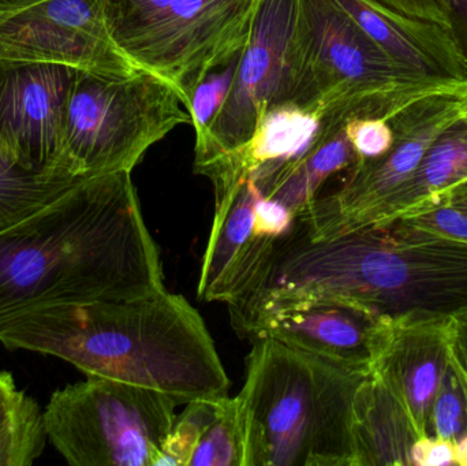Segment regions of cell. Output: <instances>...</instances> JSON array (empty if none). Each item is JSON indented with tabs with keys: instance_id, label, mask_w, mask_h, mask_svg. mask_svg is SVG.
<instances>
[{
	"instance_id": "6da1fadb",
	"label": "cell",
	"mask_w": 467,
	"mask_h": 466,
	"mask_svg": "<svg viewBox=\"0 0 467 466\" xmlns=\"http://www.w3.org/2000/svg\"><path fill=\"white\" fill-rule=\"evenodd\" d=\"M131 172L96 175L0 232V325L40 306L164 292Z\"/></svg>"
},
{
	"instance_id": "7a4b0ae2",
	"label": "cell",
	"mask_w": 467,
	"mask_h": 466,
	"mask_svg": "<svg viewBox=\"0 0 467 466\" xmlns=\"http://www.w3.org/2000/svg\"><path fill=\"white\" fill-rule=\"evenodd\" d=\"M0 344L54 356L87 377L159 391L180 405L229 396L204 320L167 290L139 300L30 309L0 325Z\"/></svg>"
},
{
	"instance_id": "3957f363",
	"label": "cell",
	"mask_w": 467,
	"mask_h": 466,
	"mask_svg": "<svg viewBox=\"0 0 467 466\" xmlns=\"http://www.w3.org/2000/svg\"><path fill=\"white\" fill-rule=\"evenodd\" d=\"M252 342L235 397L242 466H356L354 399L370 369Z\"/></svg>"
},
{
	"instance_id": "277c9868",
	"label": "cell",
	"mask_w": 467,
	"mask_h": 466,
	"mask_svg": "<svg viewBox=\"0 0 467 466\" xmlns=\"http://www.w3.org/2000/svg\"><path fill=\"white\" fill-rule=\"evenodd\" d=\"M443 93H467V84L425 78L398 65L334 0H296L271 107L294 104L320 125L345 126L356 118L389 120L409 104Z\"/></svg>"
},
{
	"instance_id": "5b68a950",
	"label": "cell",
	"mask_w": 467,
	"mask_h": 466,
	"mask_svg": "<svg viewBox=\"0 0 467 466\" xmlns=\"http://www.w3.org/2000/svg\"><path fill=\"white\" fill-rule=\"evenodd\" d=\"M107 27L140 70L169 82L188 111L197 87L241 57L263 0H101Z\"/></svg>"
},
{
	"instance_id": "8992f818",
	"label": "cell",
	"mask_w": 467,
	"mask_h": 466,
	"mask_svg": "<svg viewBox=\"0 0 467 466\" xmlns=\"http://www.w3.org/2000/svg\"><path fill=\"white\" fill-rule=\"evenodd\" d=\"M180 93L141 70L126 78L78 71L66 111L63 167L76 177L133 171L150 147L192 125Z\"/></svg>"
},
{
	"instance_id": "52a82bcc",
	"label": "cell",
	"mask_w": 467,
	"mask_h": 466,
	"mask_svg": "<svg viewBox=\"0 0 467 466\" xmlns=\"http://www.w3.org/2000/svg\"><path fill=\"white\" fill-rule=\"evenodd\" d=\"M177 401L107 378L52 393L44 408L48 440L71 466H155L174 424Z\"/></svg>"
},
{
	"instance_id": "ba28073f",
	"label": "cell",
	"mask_w": 467,
	"mask_h": 466,
	"mask_svg": "<svg viewBox=\"0 0 467 466\" xmlns=\"http://www.w3.org/2000/svg\"><path fill=\"white\" fill-rule=\"evenodd\" d=\"M296 7V0H263L229 93L196 136L194 172L213 182L215 205L232 199L246 182L242 158L279 89Z\"/></svg>"
},
{
	"instance_id": "9c48e42d",
	"label": "cell",
	"mask_w": 467,
	"mask_h": 466,
	"mask_svg": "<svg viewBox=\"0 0 467 466\" xmlns=\"http://www.w3.org/2000/svg\"><path fill=\"white\" fill-rule=\"evenodd\" d=\"M465 117L467 93L428 96L409 104L389 119L394 131L391 150L381 158L357 161L342 185L316 197L296 221L315 241L356 232L413 174L435 140Z\"/></svg>"
},
{
	"instance_id": "30bf717a",
	"label": "cell",
	"mask_w": 467,
	"mask_h": 466,
	"mask_svg": "<svg viewBox=\"0 0 467 466\" xmlns=\"http://www.w3.org/2000/svg\"><path fill=\"white\" fill-rule=\"evenodd\" d=\"M0 59L54 63L107 78L141 71L112 40L101 0H46L0 14Z\"/></svg>"
},
{
	"instance_id": "8fae6325",
	"label": "cell",
	"mask_w": 467,
	"mask_h": 466,
	"mask_svg": "<svg viewBox=\"0 0 467 466\" xmlns=\"http://www.w3.org/2000/svg\"><path fill=\"white\" fill-rule=\"evenodd\" d=\"M78 71L0 59V137L26 169L67 172L62 161L66 111Z\"/></svg>"
},
{
	"instance_id": "7c38bea8",
	"label": "cell",
	"mask_w": 467,
	"mask_h": 466,
	"mask_svg": "<svg viewBox=\"0 0 467 466\" xmlns=\"http://www.w3.org/2000/svg\"><path fill=\"white\" fill-rule=\"evenodd\" d=\"M368 312L342 304L263 309L232 319L239 336L269 338L324 360L370 369L379 323Z\"/></svg>"
},
{
	"instance_id": "4fadbf2b",
	"label": "cell",
	"mask_w": 467,
	"mask_h": 466,
	"mask_svg": "<svg viewBox=\"0 0 467 466\" xmlns=\"http://www.w3.org/2000/svg\"><path fill=\"white\" fill-rule=\"evenodd\" d=\"M450 322L381 320L376 333L370 371L402 402L421 437L450 367Z\"/></svg>"
},
{
	"instance_id": "5bb4252c",
	"label": "cell",
	"mask_w": 467,
	"mask_h": 466,
	"mask_svg": "<svg viewBox=\"0 0 467 466\" xmlns=\"http://www.w3.org/2000/svg\"><path fill=\"white\" fill-rule=\"evenodd\" d=\"M260 196L257 186L247 180L229 202L216 205L197 286L199 300L232 305L246 293L274 241L253 232Z\"/></svg>"
},
{
	"instance_id": "9a60e30c",
	"label": "cell",
	"mask_w": 467,
	"mask_h": 466,
	"mask_svg": "<svg viewBox=\"0 0 467 466\" xmlns=\"http://www.w3.org/2000/svg\"><path fill=\"white\" fill-rule=\"evenodd\" d=\"M395 63L438 81L465 82L467 63L446 26L373 0H334Z\"/></svg>"
},
{
	"instance_id": "2e32d148",
	"label": "cell",
	"mask_w": 467,
	"mask_h": 466,
	"mask_svg": "<svg viewBox=\"0 0 467 466\" xmlns=\"http://www.w3.org/2000/svg\"><path fill=\"white\" fill-rule=\"evenodd\" d=\"M465 180L467 117L452 123L435 140L413 174L365 218L359 229L384 227L433 207L450 188Z\"/></svg>"
},
{
	"instance_id": "e0dca14e",
	"label": "cell",
	"mask_w": 467,
	"mask_h": 466,
	"mask_svg": "<svg viewBox=\"0 0 467 466\" xmlns=\"http://www.w3.org/2000/svg\"><path fill=\"white\" fill-rule=\"evenodd\" d=\"M356 466H411L417 432L402 402L378 375H368L354 399Z\"/></svg>"
},
{
	"instance_id": "ac0fdd59",
	"label": "cell",
	"mask_w": 467,
	"mask_h": 466,
	"mask_svg": "<svg viewBox=\"0 0 467 466\" xmlns=\"http://www.w3.org/2000/svg\"><path fill=\"white\" fill-rule=\"evenodd\" d=\"M345 126L320 125L309 148L299 158L260 170L249 180L261 196L276 199L298 215L320 194L329 178L348 171L356 163L357 155Z\"/></svg>"
},
{
	"instance_id": "d6986e66",
	"label": "cell",
	"mask_w": 467,
	"mask_h": 466,
	"mask_svg": "<svg viewBox=\"0 0 467 466\" xmlns=\"http://www.w3.org/2000/svg\"><path fill=\"white\" fill-rule=\"evenodd\" d=\"M318 129V118L301 107L279 104L268 109L242 158L244 181L260 170L299 158Z\"/></svg>"
},
{
	"instance_id": "ffe728a7",
	"label": "cell",
	"mask_w": 467,
	"mask_h": 466,
	"mask_svg": "<svg viewBox=\"0 0 467 466\" xmlns=\"http://www.w3.org/2000/svg\"><path fill=\"white\" fill-rule=\"evenodd\" d=\"M48 442L44 409L0 371V466H30Z\"/></svg>"
},
{
	"instance_id": "44dd1931",
	"label": "cell",
	"mask_w": 467,
	"mask_h": 466,
	"mask_svg": "<svg viewBox=\"0 0 467 466\" xmlns=\"http://www.w3.org/2000/svg\"><path fill=\"white\" fill-rule=\"evenodd\" d=\"M84 177L62 171H33L14 163H0V232L57 199Z\"/></svg>"
},
{
	"instance_id": "7402d4cb",
	"label": "cell",
	"mask_w": 467,
	"mask_h": 466,
	"mask_svg": "<svg viewBox=\"0 0 467 466\" xmlns=\"http://www.w3.org/2000/svg\"><path fill=\"white\" fill-rule=\"evenodd\" d=\"M244 443L235 397L219 399L218 410L202 432L189 466H242Z\"/></svg>"
},
{
	"instance_id": "603a6c76",
	"label": "cell",
	"mask_w": 467,
	"mask_h": 466,
	"mask_svg": "<svg viewBox=\"0 0 467 466\" xmlns=\"http://www.w3.org/2000/svg\"><path fill=\"white\" fill-rule=\"evenodd\" d=\"M219 399H196L177 416L155 466H189L194 449L218 410Z\"/></svg>"
},
{
	"instance_id": "cb8c5ba5",
	"label": "cell",
	"mask_w": 467,
	"mask_h": 466,
	"mask_svg": "<svg viewBox=\"0 0 467 466\" xmlns=\"http://www.w3.org/2000/svg\"><path fill=\"white\" fill-rule=\"evenodd\" d=\"M467 434L465 383L450 360L443 383L436 394L428 421V437L457 443Z\"/></svg>"
},
{
	"instance_id": "d4e9b609",
	"label": "cell",
	"mask_w": 467,
	"mask_h": 466,
	"mask_svg": "<svg viewBox=\"0 0 467 466\" xmlns=\"http://www.w3.org/2000/svg\"><path fill=\"white\" fill-rule=\"evenodd\" d=\"M398 221L438 240L467 243V216L444 202Z\"/></svg>"
},
{
	"instance_id": "484cf974",
	"label": "cell",
	"mask_w": 467,
	"mask_h": 466,
	"mask_svg": "<svg viewBox=\"0 0 467 466\" xmlns=\"http://www.w3.org/2000/svg\"><path fill=\"white\" fill-rule=\"evenodd\" d=\"M238 60L239 57L234 60L232 65L223 68L222 73L208 74L202 79V84L197 87L188 109L192 117V125L196 130V136L202 134L208 128L216 112L221 109L222 103L229 93Z\"/></svg>"
},
{
	"instance_id": "4316f807",
	"label": "cell",
	"mask_w": 467,
	"mask_h": 466,
	"mask_svg": "<svg viewBox=\"0 0 467 466\" xmlns=\"http://www.w3.org/2000/svg\"><path fill=\"white\" fill-rule=\"evenodd\" d=\"M345 130L357 161L381 158L394 144L391 125L381 118H356L346 123Z\"/></svg>"
},
{
	"instance_id": "83f0119b",
	"label": "cell",
	"mask_w": 467,
	"mask_h": 466,
	"mask_svg": "<svg viewBox=\"0 0 467 466\" xmlns=\"http://www.w3.org/2000/svg\"><path fill=\"white\" fill-rule=\"evenodd\" d=\"M296 218L287 205L276 199L260 196L254 204L253 232L257 237L276 240L291 229Z\"/></svg>"
},
{
	"instance_id": "f1b7e54d",
	"label": "cell",
	"mask_w": 467,
	"mask_h": 466,
	"mask_svg": "<svg viewBox=\"0 0 467 466\" xmlns=\"http://www.w3.org/2000/svg\"><path fill=\"white\" fill-rule=\"evenodd\" d=\"M413 18L435 22L449 29L450 0H373Z\"/></svg>"
},
{
	"instance_id": "f546056e",
	"label": "cell",
	"mask_w": 467,
	"mask_h": 466,
	"mask_svg": "<svg viewBox=\"0 0 467 466\" xmlns=\"http://www.w3.org/2000/svg\"><path fill=\"white\" fill-rule=\"evenodd\" d=\"M457 465L455 443L441 438L420 437L411 449V466Z\"/></svg>"
},
{
	"instance_id": "4dcf8cb0",
	"label": "cell",
	"mask_w": 467,
	"mask_h": 466,
	"mask_svg": "<svg viewBox=\"0 0 467 466\" xmlns=\"http://www.w3.org/2000/svg\"><path fill=\"white\" fill-rule=\"evenodd\" d=\"M450 360L467 383V316L450 322Z\"/></svg>"
},
{
	"instance_id": "1f68e13d",
	"label": "cell",
	"mask_w": 467,
	"mask_h": 466,
	"mask_svg": "<svg viewBox=\"0 0 467 466\" xmlns=\"http://www.w3.org/2000/svg\"><path fill=\"white\" fill-rule=\"evenodd\" d=\"M449 30L467 63V0H450Z\"/></svg>"
},
{
	"instance_id": "d6a6232c",
	"label": "cell",
	"mask_w": 467,
	"mask_h": 466,
	"mask_svg": "<svg viewBox=\"0 0 467 466\" xmlns=\"http://www.w3.org/2000/svg\"><path fill=\"white\" fill-rule=\"evenodd\" d=\"M441 202H447L451 207L457 208L467 216V180L450 188L441 196Z\"/></svg>"
},
{
	"instance_id": "836d02e7",
	"label": "cell",
	"mask_w": 467,
	"mask_h": 466,
	"mask_svg": "<svg viewBox=\"0 0 467 466\" xmlns=\"http://www.w3.org/2000/svg\"><path fill=\"white\" fill-rule=\"evenodd\" d=\"M46 0H0V14L13 13Z\"/></svg>"
},
{
	"instance_id": "e575fe53",
	"label": "cell",
	"mask_w": 467,
	"mask_h": 466,
	"mask_svg": "<svg viewBox=\"0 0 467 466\" xmlns=\"http://www.w3.org/2000/svg\"><path fill=\"white\" fill-rule=\"evenodd\" d=\"M455 457L458 466H467V434L460 442L455 443Z\"/></svg>"
},
{
	"instance_id": "d590c367",
	"label": "cell",
	"mask_w": 467,
	"mask_h": 466,
	"mask_svg": "<svg viewBox=\"0 0 467 466\" xmlns=\"http://www.w3.org/2000/svg\"><path fill=\"white\" fill-rule=\"evenodd\" d=\"M16 161V155H14L11 148L5 144V140L0 137V163H14Z\"/></svg>"
},
{
	"instance_id": "8d00e7d4",
	"label": "cell",
	"mask_w": 467,
	"mask_h": 466,
	"mask_svg": "<svg viewBox=\"0 0 467 466\" xmlns=\"http://www.w3.org/2000/svg\"><path fill=\"white\" fill-rule=\"evenodd\" d=\"M455 371H457V369H455ZM461 379H462V378H461ZM462 380H463V379H462ZM463 383H465L466 393H467V383L465 382V380H463Z\"/></svg>"
}]
</instances>
